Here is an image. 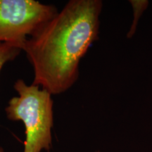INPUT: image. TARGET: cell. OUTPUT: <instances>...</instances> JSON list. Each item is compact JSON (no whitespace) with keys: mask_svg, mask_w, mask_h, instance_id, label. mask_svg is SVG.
<instances>
[{"mask_svg":"<svg viewBox=\"0 0 152 152\" xmlns=\"http://www.w3.org/2000/svg\"><path fill=\"white\" fill-rule=\"evenodd\" d=\"M58 12L54 5L35 0H0V42L16 44L23 51L28 38Z\"/></svg>","mask_w":152,"mask_h":152,"instance_id":"3957f363","label":"cell"},{"mask_svg":"<svg viewBox=\"0 0 152 152\" xmlns=\"http://www.w3.org/2000/svg\"><path fill=\"white\" fill-rule=\"evenodd\" d=\"M22 51L16 44L0 42V72L7 62L14 60Z\"/></svg>","mask_w":152,"mask_h":152,"instance_id":"277c9868","label":"cell"},{"mask_svg":"<svg viewBox=\"0 0 152 152\" xmlns=\"http://www.w3.org/2000/svg\"><path fill=\"white\" fill-rule=\"evenodd\" d=\"M130 2L132 6L134 18H133L130 29L129 30L128 35H127L128 38L132 37L135 33L139 19L141 17L144 11L147 9L148 5H149V1H130Z\"/></svg>","mask_w":152,"mask_h":152,"instance_id":"5b68a950","label":"cell"},{"mask_svg":"<svg viewBox=\"0 0 152 152\" xmlns=\"http://www.w3.org/2000/svg\"><path fill=\"white\" fill-rule=\"evenodd\" d=\"M0 152H4L3 149H2V148H1V147H0Z\"/></svg>","mask_w":152,"mask_h":152,"instance_id":"8992f818","label":"cell"},{"mask_svg":"<svg viewBox=\"0 0 152 152\" xmlns=\"http://www.w3.org/2000/svg\"><path fill=\"white\" fill-rule=\"evenodd\" d=\"M18 96L9 101L5 108L11 121H21L25 126L26 140L23 152L49 151L52 146L54 102L48 91L23 80L15 82Z\"/></svg>","mask_w":152,"mask_h":152,"instance_id":"7a4b0ae2","label":"cell"},{"mask_svg":"<svg viewBox=\"0 0 152 152\" xmlns=\"http://www.w3.org/2000/svg\"><path fill=\"white\" fill-rule=\"evenodd\" d=\"M100 0H71L61 11L25 43L23 51L33 68V84L59 94L79 76V64L98 39Z\"/></svg>","mask_w":152,"mask_h":152,"instance_id":"6da1fadb","label":"cell"}]
</instances>
